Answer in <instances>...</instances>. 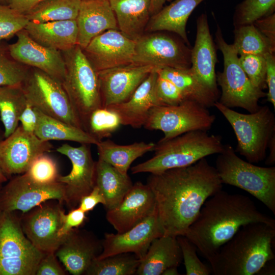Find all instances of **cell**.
<instances>
[{
	"label": "cell",
	"instance_id": "91938a15",
	"mask_svg": "<svg viewBox=\"0 0 275 275\" xmlns=\"http://www.w3.org/2000/svg\"><path fill=\"white\" fill-rule=\"evenodd\" d=\"M6 1L7 0H0V4H6Z\"/></svg>",
	"mask_w": 275,
	"mask_h": 275
},
{
	"label": "cell",
	"instance_id": "6125c7cd",
	"mask_svg": "<svg viewBox=\"0 0 275 275\" xmlns=\"http://www.w3.org/2000/svg\"><path fill=\"white\" fill-rule=\"evenodd\" d=\"M80 1H82V0H80Z\"/></svg>",
	"mask_w": 275,
	"mask_h": 275
},
{
	"label": "cell",
	"instance_id": "ee69618b",
	"mask_svg": "<svg viewBox=\"0 0 275 275\" xmlns=\"http://www.w3.org/2000/svg\"><path fill=\"white\" fill-rule=\"evenodd\" d=\"M239 64L252 83L263 90L266 84V61L264 56L247 54L239 58Z\"/></svg>",
	"mask_w": 275,
	"mask_h": 275
},
{
	"label": "cell",
	"instance_id": "7402d4cb",
	"mask_svg": "<svg viewBox=\"0 0 275 275\" xmlns=\"http://www.w3.org/2000/svg\"><path fill=\"white\" fill-rule=\"evenodd\" d=\"M156 208L150 188L136 182L117 207L107 211L106 218L117 233H123L148 217Z\"/></svg>",
	"mask_w": 275,
	"mask_h": 275
},
{
	"label": "cell",
	"instance_id": "30bf717a",
	"mask_svg": "<svg viewBox=\"0 0 275 275\" xmlns=\"http://www.w3.org/2000/svg\"><path fill=\"white\" fill-rule=\"evenodd\" d=\"M215 120V116L207 108L185 100L177 105L153 107L143 126L162 131L164 136L160 140L166 141L191 131H208Z\"/></svg>",
	"mask_w": 275,
	"mask_h": 275
},
{
	"label": "cell",
	"instance_id": "d4e9b609",
	"mask_svg": "<svg viewBox=\"0 0 275 275\" xmlns=\"http://www.w3.org/2000/svg\"><path fill=\"white\" fill-rule=\"evenodd\" d=\"M157 76L156 70L152 71L127 101L106 107L118 115L121 125L134 128L144 126L151 108L158 105L155 93Z\"/></svg>",
	"mask_w": 275,
	"mask_h": 275
},
{
	"label": "cell",
	"instance_id": "4dcf8cb0",
	"mask_svg": "<svg viewBox=\"0 0 275 275\" xmlns=\"http://www.w3.org/2000/svg\"><path fill=\"white\" fill-rule=\"evenodd\" d=\"M95 185L103 195L105 202L104 206L107 211L120 204L133 184L128 174H122L99 158L96 162Z\"/></svg>",
	"mask_w": 275,
	"mask_h": 275
},
{
	"label": "cell",
	"instance_id": "681fc988",
	"mask_svg": "<svg viewBox=\"0 0 275 275\" xmlns=\"http://www.w3.org/2000/svg\"><path fill=\"white\" fill-rule=\"evenodd\" d=\"M105 199L99 188L95 185L90 193L83 196L78 203V207L85 213L92 210L99 204L105 205Z\"/></svg>",
	"mask_w": 275,
	"mask_h": 275
},
{
	"label": "cell",
	"instance_id": "836d02e7",
	"mask_svg": "<svg viewBox=\"0 0 275 275\" xmlns=\"http://www.w3.org/2000/svg\"><path fill=\"white\" fill-rule=\"evenodd\" d=\"M27 103L21 85L0 87V118L5 138L18 127L19 117Z\"/></svg>",
	"mask_w": 275,
	"mask_h": 275
},
{
	"label": "cell",
	"instance_id": "11a10c76",
	"mask_svg": "<svg viewBox=\"0 0 275 275\" xmlns=\"http://www.w3.org/2000/svg\"><path fill=\"white\" fill-rule=\"evenodd\" d=\"M268 148L269 154L265 161V164L268 166H272L275 163V135L270 140Z\"/></svg>",
	"mask_w": 275,
	"mask_h": 275
},
{
	"label": "cell",
	"instance_id": "bcb514c9",
	"mask_svg": "<svg viewBox=\"0 0 275 275\" xmlns=\"http://www.w3.org/2000/svg\"><path fill=\"white\" fill-rule=\"evenodd\" d=\"M86 218V213L78 207L71 209L67 214L64 213L62 217V225L58 233L59 236L62 238L72 229L78 228Z\"/></svg>",
	"mask_w": 275,
	"mask_h": 275
},
{
	"label": "cell",
	"instance_id": "1f68e13d",
	"mask_svg": "<svg viewBox=\"0 0 275 275\" xmlns=\"http://www.w3.org/2000/svg\"><path fill=\"white\" fill-rule=\"evenodd\" d=\"M96 146L99 159L110 164L122 174L127 175L133 161L153 151L155 144L141 142L123 145L107 139L101 141Z\"/></svg>",
	"mask_w": 275,
	"mask_h": 275
},
{
	"label": "cell",
	"instance_id": "d6986e66",
	"mask_svg": "<svg viewBox=\"0 0 275 275\" xmlns=\"http://www.w3.org/2000/svg\"><path fill=\"white\" fill-rule=\"evenodd\" d=\"M151 65L130 64L98 72L102 107L127 101L152 71Z\"/></svg>",
	"mask_w": 275,
	"mask_h": 275
},
{
	"label": "cell",
	"instance_id": "8992f818",
	"mask_svg": "<svg viewBox=\"0 0 275 275\" xmlns=\"http://www.w3.org/2000/svg\"><path fill=\"white\" fill-rule=\"evenodd\" d=\"M61 52L65 65L62 84L84 129L90 114L102 107L98 73L78 45Z\"/></svg>",
	"mask_w": 275,
	"mask_h": 275
},
{
	"label": "cell",
	"instance_id": "7c38bea8",
	"mask_svg": "<svg viewBox=\"0 0 275 275\" xmlns=\"http://www.w3.org/2000/svg\"><path fill=\"white\" fill-rule=\"evenodd\" d=\"M135 43L133 63L151 65L157 70L164 67H190L191 50L169 35L146 33Z\"/></svg>",
	"mask_w": 275,
	"mask_h": 275
},
{
	"label": "cell",
	"instance_id": "9c48e42d",
	"mask_svg": "<svg viewBox=\"0 0 275 275\" xmlns=\"http://www.w3.org/2000/svg\"><path fill=\"white\" fill-rule=\"evenodd\" d=\"M215 39L224 58L223 71L216 74L217 84L222 89L218 101L229 108L241 107L249 113L256 112L260 107V99L266 93L252 83L239 64L237 53L232 44L225 41L219 27Z\"/></svg>",
	"mask_w": 275,
	"mask_h": 275
},
{
	"label": "cell",
	"instance_id": "5b68a950",
	"mask_svg": "<svg viewBox=\"0 0 275 275\" xmlns=\"http://www.w3.org/2000/svg\"><path fill=\"white\" fill-rule=\"evenodd\" d=\"M223 183L244 190L275 215V167L256 166L240 158L229 144L224 145L215 167Z\"/></svg>",
	"mask_w": 275,
	"mask_h": 275
},
{
	"label": "cell",
	"instance_id": "277c9868",
	"mask_svg": "<svg viewBox=\"0 0 275 275\" xmlns=\"http://www.w3.org/2000/svg\"><path fill=\"white\" fill-rule=\"evenodd\" d=\"M208 131H189L155 144L154 155L131 168L133 174H157L166 170L187 167L209 155L218 154L224 147L222 137Z\"/></svg>",
	"mask_w": 275,
	"mask_h": 275
},
{
	"label": "cell",
	"instance_id": "f1b7e54d",
	"mask_svg": "<svg viewBox=\"0 0 275 275\" xmlns=\"http://www.w3.org/2000/svg\"><path fill=\"white\" fill-rule=\"evenodd\" d=\"M107 1L121 32L133 40L145 33L151 17L150 0Z\"/></svg>",
	"mask_w": 275,
	"mask_h": 275
},
{
	"label": "cell",
	"instance_id": "4316f807",
	"mask_svg": "<svg viewBox=\"0 0 275 275\" xmlns=\"http://www.w3.org/2000/svg\"><path fill=\"white\" fill-rule=\"evenodd\" d=\"M182 261L177 237L163 235L152 242L135 274L160 275L169 267L179 266Z\"/></svg>",
	"mask_w": 275,
	"mask_h": 275
},
{
	"label": "cell",
	"instance_id": "be15d7a7",
	"mask_svg": "<svg viewBox=\"0 0 275 275\" xmlns=\"http://www.w3.org/2000/svg\"><path fill=\"white\" fill-rule=\"evenodd\" d=\"M1 141V140H0Z\"/></svg>",
	"mask_w": 275,
	"mask_h": 275
},
{
	"label": "cell",
	"instance_id": "f546056e",
	"mask_svg": "<svg viewBox=\"0 0 275 275\" xmlns=\"http://www.w3.org/2000/svg\"><path fill=\"white\" fill-rule=\"evenodd\" d=\"M156 71L159 76L174 84L186 100L195 101L207 108L214 106L218 101V95L203 85L190 67H164Z\"/></svg>",
	"mask_w": 275,
	"mask_h": 275
},
{
	"label": "cell",
	"instance_id": "ab89813d",
	"mask_svg": "<svg viewBox=\"0 0 275 275\" xmlns=\"http://www.w3.org/2000/svg\"><path fill=\"white\" fill-rule=\"evenodd\" d=\"M275 0H244L237 7L236 20L239 25L254 23L273 13Z\"/></svg>",
	"mask_w": 275,
	"mask_h": 275
},
{
	"label": "cell",
	"instance_id": "816d5d0a",
	"mask_svg": "<svg viewBox=\"0 0 275 275\" xmlns=\"http://www.w3.org/2000/svg\"><path fill=\"white\" fill-rule=\"evenodd\" d=\"M258 30L275 45V15L272 13L253 23Z\"/></svg>",
	"mask_w": 275,
	"mask_h": 275
},
{
	"label": "cell",
	"instance_id": "4fadbf2b",
	"mask_svg": "<svg viewBox=\"0 0 275 275\" xmlns=\"http://www.w3.org/2000/svg\"><path fill=\"white\" fill-rule=\"evenodd\" d=\"M64 185L56 182L47 185L32 181L25 173L11 179L0 189V210L25 213L41 204L57 200L64 202Z\"/></svg>",
	"mask_w": 275,
	"mask_h": 275
},
{
	"label": "cell",
	"instance_id": "cb8c5ba5",
	"mask_svg": "<svg viewBox=\"0 0 275 275\" xmlns=\"http://www.w3.org/2000/svg\"><path fill=\"white\" fill-rule=\"evenodd\" d=\"M76 21L77 45L82 49L103 32L119 30L115 15L107 0L80 1Z\"/></svg>",
	"mask_w": 275,
	"mask_h": 275
},
{
	"label": "cell",
	"instance_id": "6f0895ef",
	"mask_svg": "<svg viewBox=\"0 0 275 275\" xmlns=\"http://www.w3.org/2000/svg\"><path fill=\"white\" fill-rule=\"evenodd\" d=\"M177 266H172L166 269L163 273L162 275H178L179 273Z\"/></svg>",
	"mask_w": 275,
	"mask_h": 275
},
{
	"label": "cell",
	"instance_id": "6da1fadb",
	"mask_svg": "<svg viewBox=\"0 0 275 275\" xmlns=\"http://www.w3.org/2000/svg\"><path fill=\"white\" fill-rule=\"evenodd\" d=\"M152 191L163 235H185L206 200L222 189L215 168L206 159L183 168L151 174Z\"/></svg>",
	"mask_w": 275,
	"mask_h": 275
},
{
	"label": "cell",
	"instance_id": "f6af8a7d",
	"mask_svg": "<svg viewBox=\"0 0 275 275\" xmlns=\"http://www.w3.org/2000/svg\"><path fill=\"white\" fill-rule=\"evenodd\" d=\"M155 93L158 105H177L186 100L174 84L158 74L155 84Z\"/></svg>",
	"mask_w": 275,
	"mask_h": 275
},
{
	"label": "cell",
	"instance_id": "484cf974",
	"mask_svg": "<svg viewBox=\"0 0 275 275\" xmlns=\"http://www.w3.org/2000/svg\"><path fill=\"white\" fill-rule=\"evenodd\" d=\"M24 29L33 40L46 47L63 51L77 45L76 19L43 23L29 21Z\"/></svg>",
	"mask_w": 275,
	"mask_h": 275
},
{
	"label": "cell",
	"instance_id": "ba28073f",
	"mask_svg": "<svg viewBox=\"0 0 275 275\" xmlns=\"http://www.w3.org/2000/svg\"><path fill=\"white\" fill-rule=\"evenodd\" d=\"M17 212L0 210V275H35L45 253L26 237Z\"/></svg>",
	"mask_w": 275,
	"mask_h": 275
},
{
	"label": "cell",
	"instance_id": "f5cc1de1",
	"mask_svg": "<svg viewBox=\"0 0 275 275\" xmlns=\"http://www.w3.org/2000/svg\"><path fill=\"white\" fill-rule=\"evenodd\" d=\"M44 0H7L6 4L13 10L25 15Z\"/></svg>",
	"mask_w": 275,
	"mask_h": 275
},
{
	"label": "cell",
	"instance_id": "e575fe53",
	"mask_svg": "<svg viewBox=\"0 0 275 275\" xmlns=\"http://www.w3.org/2000/svg\"><path fill=\"white\" fill-rule=\"evenodd\" d=\"M80 0H44L25 15L29 21L43 23L76 19Z\"/></svg>",
	"mask_w": 275,
	"mask_h": 275
},
{
	"label": "cell",
	"instance_id": "9f6ffc18",
	"mask_svg": "<svg viewBox=\"0 0 275 275\" xmlns=\"http://www.w3.org/2000/svg\"><path fill=\"white\" fill-rule=\"evenodd\" d=\"M171 0H150V11L151 16L159 12L167 1Z\"/></svg>",
	"mask_w": 275,
	"mask_h": 275
},
{
	"label": "cell",
	"instance_id": "74e56055",
	"mask_svg": "<svg viewBox=\"0 0 275 275\" xmlns=\"http://www.w3.org/2000/svg\"><path fill=\"white\" fill-rule=\"evenodd\" d=\"M121 125L114 111L104 107L94 110L88 117L84 129L99 141L111 137Z\"/></svg>",
	"mask_w": 275,
	"mask_h": 275
},
{
	"label": "cell",
	"instance_id": "b9f144b4",
	"mask_svg": "<svg viewBox=\"0 0 275 275\" xmlns=\"http://www.w3.org/2000/svg\"><path fill=\"white\" fill-rule=\"evenodd\" d=\"M29 20L6 4H0V41L12 38L24 29Z\"/></svg>",
	"mask_w": 275,
	"mask_h": 275
},
{
	"label": "cell",
	"instance_id": "2e32d148",
	"mask_svg": "<svg viewBox=\"0 0 275 275\" xmlns=\"http://www.w3.org/2000/svg\"><path fill=\"white\" fill-rule=\"evenodd\" d=\"M49 142L40 140L34 133L18 126L4 140L0 141V164L8 178L25 173L38 156L50 151Z\"/></svg>",
	"mask_w": 275,
	"mask_h": 275
},
{
	"label": "cell",
	"instance_id": "83f0119b",
	"mask_svg": "<svg viewBox=\"0 0 275 275\" xmlns=\"http://www.w3.org/2000/svg\"><path fill=\"white\" fill-rule=\"evenodd\" d=\"M203 1L174 0L150 17L145 33L160 31L172 32L189 44L186 32V23L193 11Z\"/></svg>",
	"mask_w": 275,
	"mask_h": 275
},
{
	"label": "cell",
	"instance_id": "9a60e30c",
	"mask_svg": "<svg viewBox=\"0 0 275 275\" xmlns=\"http://www.w3.org/2000/svg\"><path fill=\"white\" fill-rule=\"evenodd\" d=\"M90 145L81 144L75 147L64 144L57 151L70 160L69 174L59 176L57 181L64 185V202L71 209L78 205L80 199L91 191L95 186L96 162L92 156Z\"/></svg>",
	"mask_w": 275,
	"mask_h": 275
},
{
	"label": "cell",
	"instance_id": "f35d334b",
	"mask_svg": "<svg viewBox=\"0 0 275 275\" xmlns=\"http://www.w3.org/2000/svg\"><path fill=\"white\" fill-rule=\"evenodd\" d=\"M30 68L13 59L7 48L0 46V87L21 85Z\"/></svg>",
	"mask_w": 275,
	"mask_h": 275
},
{
	"label": "cell",
	"instance_id": "680465c9",
	"mask_svg": "<svg viewBox=\"0 0 275 275\" xmlns=\"http://www.w3.org/2000/svg\"><path fill=\"white\" fill-rule=\"evenodd\" d=\"M8 177L4 173L1 164H0V184L6 182L8 180Z\"/></svg>",
	"mask_w": 275,
	"mask_h": 275
},
{
	"label": "cell",
	"instance_id": "7a4b0ae2",
	"mask_svg": "<svg viewBox=\"0 0 275 275\" xmlns=\"http://www.w3.org/2000/svg\"><path fill=\"white\" fill-rule=\"evenodd\" d=\"M259 222L275 226L250 197L222 189L206 200L184 236L209 261L242 226Z\"/></svg>",
	"mask_w": 275,
	"mask_h": 275
},
{
	"label": "cell",
	"instance_id": "ffe728a7",
	"mask_svg": "<svg viewBox=\"0 0 275 275\" xmlns=\"http://www.w3.org/2000/svg\"><path fill=\"white\" fill-rule=\"evenodd\" d=\"M16 35V41L7 47L12 58L29 67L42 71L62 83L65 74V65L61 51L37 43L24 29Z\"/></svg>",
	"mask_w": 275,
	"mask_h": 275
},
{
	"label": "cell",
	"instance_id": "d590c367",
	"mask_svg": "<svg viewBox=\"0 0 275 275\" xmlns=\"http://www.w3.org/2000/svg\"><path fill=\"white\" fill-rule=\"evenodd\" d=\"M235 39L232 44L238 55L247 54L264 56L273 53V44L252 24L238 26L234 32Z\"/></svg>",
	"mask_w": 275,
	"mask_h": 275
},
{
	"label": "cell",
	"instance_id": "7dc6e473",
	"mask_svg": "<svg viewBox=\"0 0 275 275\" xmlns=\"http://www.w3.org/2000/svg\"><path fill=\"white\" fill-rule=\"evenodd\" d=\"M57 258L55 252L45 253L38 265L35 275L66 274Z\"/></svg>",
	"mask_w": 275,
	"mask_h": 275
},
{
	"label": "cell",
	"instance_id": "3957f363",
	"mask_svg": "<svg viewBox=\"0 0 275 275\" xmlns=\"http://www.w3.org/2000/svg\"><path fill=\"white\" fill-rule=\"evenodd\" d=\"M275 226L253 223L242 226L209 261L214 275H254L275 259Z\"/></svg>",
	"mask_w": 275,
	"mask_h": 275
},
{
	"label": "cell",
	"instance_id": "db71d44e",
	"mask_svg": "<svg viewBox=\"0 0 275 275\" xmlns=\"http://www.w3.org/2000/svg\"><path fill=\"white\" fill-rule=\"evenodd\" d=\"M257 275H274L275 259L268 261L257 273Z\"/></svg>",
	"mask_w": 275,
	"mask_h": 275
},
{
	"label": "cell",
	"instance_id": "94428289",
	"mask_svg": "<svg viewBox=\"0 0 275 275\" xmlns=\"http://www.w3.org/2000/svg\"><path fill=\"white\" fill-rule=\"evenodd\" d=\"M2 184H0V189H1V187H2Z\"/></svg>",
	"mask_w": 275,
	"mask_h": 275
},
{
	"label": "cell",
	"instance_id": "603a6c76",
	"mask_svg": "<svg viewBox=\"0 0 275 275\" xmlns=\"http://www.w3.org/2000/svg\"><path fill=\"white\" fill-rule=\"evenodd\" d=\"M190 62V68L198 79L218 95L215 71L216 54L205 14L201 15L197 21L196 38L191 50Z\"/></svg>",
	"mask_w": 275,
	"mask_h": 275
},
{
	"label": "cell",
	"instance_id": "44dd1931",
	"mask_svg": "<svg viewBox=\"0 0 275 275\" xmlns=\"http://www.w3.org/2000/svg\"><path fill=\"white\" fill-rule=\"evenodd\" d=\"M102 250V240L92 232L78 228L72 229L64 237L55 254L70 273L81 275Z\"/></svg>",
	"mask_w": 275,
	"mask_h": 275
},
{
	"label": "cell",
	"instance_id": "7bdbcfd3",
	"mask_svg": "<svg viewBox=\"0 0 275 275\" xmlns=\"http://www.w3.org/2000/svg\"><path fill=\"white\" fill-rule=\"evenodd\" d=\"M177 239L180 246L186 275H209L211 269L204 264L197 255V248L186 236L179 235Z\"/></svg>",
	"mask_w": 275,
	"mask_h": 275
},
{
	"label": "cell",
	"instance_id": "ac0fdd59",
	"mask_svg": "<svg viewBox=\"0 0 275 275\" xmlns=\"http://www.w3.org/2000/svg\"><path fill=\"white\" fill-rule=\"evenodd\" d=\"M135 44L119 30H109L94 37L82 50L99 72L132 63Z\"/></svg>",
	"mask_w": 275,
	"mask_h": 275
},
{
	"label": "cell",
	"instance_id": "52a82bcc",
	"mask_svg": "<svg viewBox=\"0 0 275 275\" xmlns=\"http://www.w3.org/2000/svg\"><path fill=\"white\" fill-rule=\"evenodd\" d=\"M215 106L232 127L237 141L235 152L251 163L263 161L271 139L275 135V116L267 106L256 112L242 114L225 106L218 101Z\"/></svg>",
	"mask_w": 275,
	"mask_h": 275
},
{
	"label": "cell",
	"instance_id": "c3c4849f",
	"mask_svg": "<svg viewBox=\"0 0 275 275\" xmlns=\"http://www.w3.org/2000/svg\"><path fill=\"white\" fill-rule=\"evenodd\" d=\"M266 61V84L268 88L267 100L275 109V58L273 53L264 55Z\"/></svg>",
	"mask_w": 275,
	"mask_h": 275
},
{
	"label": "cell",
	"instance_id": "8fae6325",
	"mask_svg": "<svg viewBox=\"0 0 275 275\" xmlns=\"http://www.w3.org/2000/svg\"><path fill=\"white\" fill-rule=\"evenodd\" d=\"M28 102L43 114L83 129L61 82L31 68L21 84Z\"/></svg>",
	"mask_w": 275,
	"mask_h": 275
},
{
	"label": "cell",
	"instance_id": "f907efd6",
	"mask_svg": "<svg viewBox=\"0 0 275 275\" xmlns=\"http://www.w3.org/2000/svg\"><path fill=\"white\" fill-rule=\"evenodd\" d=\"M19 121L23 130L34 133L38 121L37 114L35 107L28 102L19 117Z\"/></svg>",
	"mask_w": 275,
	"mask_h": 275
},
{
	"label": "cell",
	"instance_id": "e0dca14e",
	"mask_svg": "<svg viewBox=\"0 0 275 275\" xmlns=\"http://www.w3.org/2000/svg\"><path fill=\"white\" fill-rule=\"evenodd\" d=\"M162 235L163 231L156 208L150 215L124 232L105 233L102 240V251L96 259L130 253L135 254L141 260L152 242Z\"/></svg>",
	"mask_w": 275,
	"mask_h": 275
},
{
	"label": "cell",
	"instance_id": "d6a6232c",
	"mask_svg": "<svg viewBox=\"0 0 275 275\" xmlns=\"http://www.w3.org/2000/svg\"><path fill=\"white\" fill-rule=\"evenodd\" d=\"M38 121L34 134L40 140L69 141L97 145L98 141L85 130L47 116L35 108Z\"/></svg>",
	"mask_w": 275,
	"mask_h": 275
},
{
	"label": "cell",
	"instance_id": "60d3db41",
	"mask_svg": "<svg viewBox=\"0 0 275 275\" xmlns=\"http://www.w3.org/2000/svg\"><path fill=\"white\" fill-rule=\"evenodd\" d=\"M24 173L32 181L42 185L57 182L59 176L56 162L46 153L35 158Z\"/></svg>",
	"mask_w": 275,
	"mask_h": 275
},
{
	"label": "cell",
	"instance_id": "8d00e7d4",
	"mask_svg": "<svg viewBox=\"0 0 275 275\" xmlns=\"http://www.w3.org/2000/svg\"><path fill=\"white\" fill-rule=\"evenodd\" d=\"M140 259L134 254L124 253L95 259L85 275L135 274Z\"/></svg>",
	"mask_w": 275,
	"mask_h": 275
},
{
	"label": "cell",
	"instance_id": "5bb4252c",
	"mask_svg": "<svg viewBox=\"0 0 275 275\" xmlns=\"http://www.w3.org/2000/svg\"><path fill=\"white\" fill-rule=\"evenodd\" d=\"M46 201L21 215L22 230L43 253L55 252L63 241L58 235L65 213L59 201Z\"/></svg>",
	"mask_w": 275,
	"mask_h": 275
}]
</instances>
